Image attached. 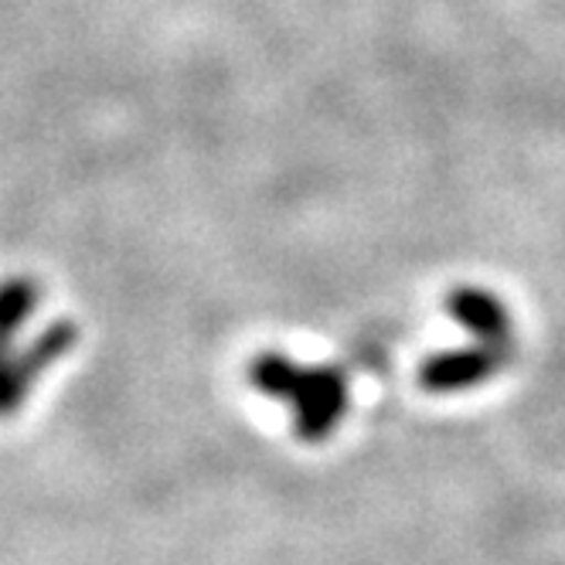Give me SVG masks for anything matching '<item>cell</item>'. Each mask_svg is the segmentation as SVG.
Listing matches in <instances>:
<instances>
[{
	"instance_id": "obj_1",
	"label": "cell",
	"mask_w": 565,
	"mask_h": 565,
	"mask_svg": "<svg viewBox=\"0 0 565 565\" xmlns=\"http://www.w3.org/2000/svg\"><path fill=\"white\" fill-rule=\"evenodd\" d=\"M253 382L266 395L290 402L303 439L331 436L348 409V382L338 369H297L282 354H263L253 365Z\"/></svg>"
},
{
	"instance_id": "obj_2",
	"label": "cell",
	"mask_w": 565,
	"mask_h": 565,
	"mask_svg": "<svg viewBox=\"0 0 565 565\" xmlns=\"http://www.w3.org/2000/svg\"><path fill=\"white\" fill-rule=\"evenodd\" d=\"M75 341V328L72 324H55L52 331H45L42 338H38L21 358H14L8 365V382H4V409L14 413L21 406L24 392L38 382V375H42L52 361H58Z\"/></svg>"
},
{
	"instance_id": "obj_3",
	"label": "cell",
	"mask_w": 565,
	"mask_h": 565,
	"mask_svg": "<svg viewBox=\"0 0 565 565\" xmlns=\"http://www.w3.org/2000/svg\"><path fill=\"white\" fill-rule=\"evenodd\" d=\"M501 351L494 348H473V351H454V354H439L423 369V385L429 392H460L477 385L480 379L494 375L501 365Z\"/></svg>"
},
{
	"instance_id": "obj_4",
	"label": "cell",
	"mask_w": 565,
	"mask_h": 565,
	"mask_svg": "<svg viewBox=\"0 0 565 565\" xmlns=\"http://www.w3.org/2000/svg\"><path fill=\"white\" fill-rule=\"evenodd\" d=\"M454 313L460 324L477 338L480 348H494L501 354L511 351V324H508V313L504 307L488 297V294H480V290H457L454 300H450Z\"/></svg>"
},
{
	"instance_id": "obj_5",
	"label": "cell",
	"mask_w": 565,
	"mask_h": 565,
	"mask_svg": "<svg viewBox=\"0 0 565 565\" xmlns=\"http://www.w3.org/2000/svg\"><path fill=\"white\" fill-rule=\"evenodd\" d=\"M34 303H38L34 282L14 279L11 287H8V294H4V317H8V331H11V334L24 324V317H31Z\"/></svg>"
}]
</instances>
